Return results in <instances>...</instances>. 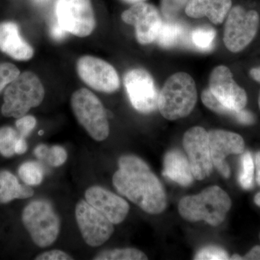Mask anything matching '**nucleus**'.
I'll return each instance as SVG.
<instances>
[{"label":"nucleus","mask_w":260,"mask_h":260,"mask_svg":"<svg viewBox=\"0 0 260 260\" xmlns=\"http://www.w3.org/2000/svg\"><path fill=\"white\" fill-rule=\"evenodd\" d=\"M118 166L112 183L119 194L145 213L158 215L166 210L167 193L145 160L137 155H124L118 160Z\"/></svg>","instance_id":"obj_1"},{"label":"nucleus","mask_w":260,"mask_h":260,"mask_svg":"<svg viewBox=\"0 0 260 260\" xmlns=\"http://www.w3.org/2000/svg\"><path fill=\"white\" fill-rule=\"evenodd\" d=\"M229 194L218 186L207 187L200 194L183 198L178 205L179 213L189 222H206L218 226L224 221L232 208Z\"/></svg>","instance_id":"obj_2"},{"label":"nucleus","mask_w":260,"mask_h":260,"mask_svg":"<svg viewBox=\"0 0 260 260\" xmlns=\"http://www.w3.org/2000/svg\"><path fill=\"white\" fill-rule=\"evenodd\" d=\"M198 101L196 84L192 77L184 72L168 78L159 93L158 109L168 120L186 117L191 114Z\"/></svg>","instance_id":"obj_3"},{"label":"nucleus","mask_w":260,"mask_h":260,"mask_svg":"<svg viewBox=\"0 0 260 260\" xmlns=\"http://www.w3.org/2000/svg\"><path fill=\"white\" fill-rule=\"evenodd\" d=\"M44 96L45 90L37 75L30 71L24 72L5 88L2 114L18 119L32 108L39 107Z\"/></svg>","instance_id":"obj_4"},{"label":"nucleus","mask_w":260,"mask_h":260,"mask_svg":"<svg viewBox=\"0 0 260 260\" xmlns=\"http://www.w3.org/2000/svg\"><path fill=\"white\" fill-rule=\"evenodd\" d=\"M22 222L32 242L40 248L52 245L59 237L61 219L47 200L30 202L22 212Z\"/></svg>","instance_id":"obj_5"},{"label":"nucleus","mask_w":260,"mask_h":260,"mask_svg":"<svg viewBox=\"0 0 260 260\" xmlns=\"http://www.w3.org/2000/svg\"><path fill=\"white\" fill-rule=\"evenodd\" d=\"M70 102L75 118L88 134L97 142L107 140L110 128L100 99L88 89L80 88L73 93Z\"/></svg>","instance_id":"obj_6"},{"label":"nucleus","mask_w":260,"mask_h":260,"mask_svg":"<svg viewBox=\"0 0 260 260\" xmlns=\"http://www.w3.org/2000/svg\"><path fill=\"white\" fill-rule=\"evenodd\" d=\"M259 16L255 10H246L240 5L231 8L224 25L223 42L232 53L244 50L255 38Z\"/></svg>","instance_id":"obj_7"},{"label":"nucleus","mask_w":260,"mask_h":260,"mask_svg":"<svg viewBox=\"0 0 260 260\" xmlns=\"http://www.w3.org/2000/svg\"><path fill=\"white\" fill-rule=\"evenodd\" d=\"M56 23L67 32L78 37H86L95 28L91 0H56Z\"/></svg>","instance_id":"obj_8"},{"label":"nucleus","mask_w":260,"mask_h":260,"mask_svg":"<svg viewBox=\"0 0 260 260\" xmlns=\"http://www.w3.org/2000/svg\"><path fill=\"white\" fill-rule=\"evenodd\" d=\"M75 218L84 242L98 247L109 240L114 232V224L85 200L75 206Z\"/></svg>","instance_id":"obj_9"},{"label":"nucleus","mask_w":260,"mask_h":260,"mask_svg":"<svg viewBox=\"0 0 260 260\" xmlns=\"http://www.w3.org/2000/svg\"><path fill=\"white\" fill-rule=\"evenodd\" d=\"M124 85L133 107L142 114L158 109L159 93L152 75L147 70L136 68L124 75Z\"/></svg>","instance_id":"obj_10"},{"label":"nucleus","mask_w":260,"mask_h":260,"mask_svg":"<svg viewBox=\"0 0 260 260\" xmlns=\"http://www.w3.org/2000/svg\"><path fill=\"white\" fill-rule=\"evenodd\" d=\"M76 68L80 79L97 91L112 93L120 87V80L115 68L100 58L82 56L77 61Z\"/></svg>","instance_id":"obj_11"},{"label":"nucleus","mask_w":260,"mask_h":260,"mask_svg":"<svg viewBox=\"0 0 260 260\" xmlns=\"http://www.w3.org/2000/svg\"><path fill=\"white\" fill-rule=\"evenodd\" d=\"M183 147L194 179L201 181L209 177L213 172V164L208 132L201 126L188 129L183 138Z\"/></svg>","instance_id":"obj_12"},{"label":"nucleus","mask_w":260,"mask_h":260,"mask_svg":"<svg viewBox=\"0 0 260 260\" xmlns=\"http://www.w3.org/2000/svg\"><path fill=\"white\" fill-rule=\"evenodd\" d=\"M208 88L224 107L233 112L242 110L247 104L245 90L238 85L232 71L224 65L217 66L211 72Z\"/></svg>","instance_id":"obj_13"},{"label":"nucleus","mask_w":260,"mask_h":260,"mask_svg":"<svg viewBox=\"0 0 260 260\" xmlns=\"http://www.w3.org/2000/svg\"><path fill=\"white\" fill-rule=\"evenodd\" d=\"M121 20L133 25L138 42L142 45L152 44L156 40L162 20L154 5L141 2L135 3L123 12Z\"/></svg>","instance_id":"obj_14"},{"label":"nucleus","mask_w":260,"mask_h":260,"mask_svg":"<svg viewBox=\"0 0 260 260\" xmlns=\"http://www.w3.org/2000/svg\"><path fill=\"white\" fill-rule=\"evenodd\" d=\"M208 139L213 167L223 177L229 178L231 169L226 162L227 157L244 153V139L240 135L222 129L210 131Z\"/></svg>","instance_id":"obj_15"},{"label":"nucleus","mask_w":260,"mask_h":260,"mask_svg":"<svg viewBox=\"0 0 260 260\" xmlns=\"http://www.w3.org/2000/svg\"><path fill=\"white\" fill-rule=\"evenodd\" d=\"M85 200L114 224L122 223L129 213L127 202L102 186L89 187L85 191Z\"/></svg>","instance_id":"obj_16"},{"label":"nucleus","mask_w":260,"mask_h":260,"mask_svg":"<svg viewBox=\"0 0 260 260\" xmlns=\"http://www.w3.org/2000/svg\"><path fill=\"white\" fill-rule=\"evenodd\" d=\"M0 51L18 61H28L34 55V48L20 35L18 24L0 23Z\"/></svg>","instance_id":"obj_17"},{"label":"nucleus","mask_w":260,"mask_h":260,"mask_svg":"<svg viewBox=\"0 0 260 260\" xmlns=\"http://www.w3.org/2000/svg\"><path fill=\"white\" fill-rule=\"evenodd\" d=\"M232 7V0H190L184 10L189 18L207 17L211 23L218 25L223 23Z\"/></svg>","instance_id":"obj_18"},{"label":"nucleus","mask_w":260,"mask_h":260,"mask_svg":"<svg viewBox=\"0 0 260 260\" xmlns=\"http://www.w3.org/2000/svg\"><path fill=\"white\" fill-rule=\"evenodd\" d=\"M162 175L182 186L191 185L194 179L187 157L177 149L164 156Z\"/></svg>","instance_id":"obj_19"},{"label":"nucleus","mask_w":260,"mask_h":260,"mask_svg":"<svg viewBox=\"0 0 260 260\" xmlns=\"http://www.w3.org/2000/svg\"><path fill=\"white\" fill-rule=\"evenodd\" d=\"M34 194L28 184H21L12 173L0 171V204H7L16 199H28Z\"/></svg>","instance_id":"obj_20"},{"label":"nucleus","mask_w":260,"mask_h":260,"mask_svg":"<svg viewBox=\"0 0 260 260\" xmlns=\"http://www.w3.org/2000/svg\"><path fill=\"white\" fill-rule=\"evenodd\" d=\"M188 30L184 24L174 20L162 21L156 42L166 49L178 47L184 44L188 39Z\"/></svg>","instance_id":"obj_21"},{"label":"nucleus","mask_w":260,"mask_h":260,"mask_svg":"<svg viewBox=\"0 0 260 260\" xmlns=\"http://www.w3.org/2000/svg\"><path fill=\"white\" fill-rule=\"evenodd\" d=\"M148 256L143 251L135 248L109 249L95 254L94 260H144Z\"/></svg>","instance_id":"obj_22"},{"label":"nucleus","mask_w":260,"mask_h":260,"mask_svg":"<svg viewBox=\"0 0 260 260\" xmlns=\"http://www.w3.org/2000/svg\"><path fill=\"white\" fill-rule=\"evenodd\" d=\"M18 175L25 184L29 186L39 185L44 180V169L39 162H25L19 167Z\"/></svg>","instance_id":"obj_23"},{"label":"nucleus","mask_w":260,"mask_h":260,"mask_svg":"<svg viewBox=\"0 0 260 260\" xmlns=\"http://www.w3.org/2000/svg\"><path fill=\"white\" fill-rule=\"evenodd\" d=\"M215 36V29L211 27H198L191 32V42L200 50L208 51L213 49Z\"/></svg>","instance_id":"obj_24"},{"label":"nucleus","mask_w":260,"mask_h":260,"mask_svg":"<svg viewBox=\"0 0 260 260\" xmlns=\"http://www.w3.org/2000/svg\"><path fill=\"white\" fill-rule=\"evenodd\" d=\"M20 138L18 132L9 126L0 128V154L11 158L15 154V146Z\"/></svg>","instance_id":"obj_25"},{"label":"nucleus","mask_w":260,"mask_h":260,"mask_svg":"<svg viewBox=\"0 0 260 260\" xmlns=\"http://www.w3.org/2000/svg\"><path fill=\"white\" fill-rule=\"evenodd\" d=\"M254 161L250 152L246 151L243 154L241 159V170L239 181L244 189H251L254 183Z\"/></svg>","instance_id":"obj_26"},{"label":"nucleus","mask_w":260,"mask_h":260,"mask_svg":"<svg viewBox=\"0 0 260 260\" xmlns=\"http://www.w3.org/2000/svg\"><path fill=\"white\" fill-rule=\"evenodd\" d=\"M202 102L210 110L221 115L232 116L235 119L238 112H233L227 108L224 107L214 96L209 88L205 89L201 95Z\"/></svg>","instance_id":"obj_27"},{"label":"nucleus","mask_w":260,"mask_h":260,"mask_svg":"<svg viewBox=\"0 0 260 260\" xmlns=\"http://www.w3.org/2000/svg\"><path fill=\"white\" fill-rule=\"evenodd\" d=\"M190 0H161L160 9L166 20H174L179 13L185 9Z\"/></svg>","instance_id":"obj_28"},{"label":"nucleus","mask_w":260,"mask_h":260,"mask_svg":"<svg viewBox=\"0 0 260 260\" xmlns=\"http://www.w3.org/2000/svg\"><path fill=\"white\" fill-rule=\"evenodd\" d=\"M226 251L220 246H208L198 251L194 259L197 260H225L229 259Z\"/></svg>","instance_id":"obj_29"},{"label":"nucleus","mask_w":260,"mask_h":260,"mask_svg":"<svg viewBox=\"0 0 260 260\" xmlns=\"http://www.w3.org/2000/svg\"><path fill=\"white\" fill-rule=\"evenodd\" d=\"M20 74V70L15 64L0 62V93Z\"/></svg>","instance_id":"obj_30"},{"label":"nucleus","mask_w":260,"mask_h":260,"mask_svg":"<svg viewBox=\"0 0 260 260\" xmlns=\"http://www.w3.org/2000/svg\"><path fill=\"white\" fill-rule=\"evenodd\" d=\"M68 158V154L64 148L60 145L49 147L46 161L54 167H59L64 164Z\"/></svg>","instance_id":"obj_31"},{"label":"nucleus","mask_w":260,"mask_h":260,"mask_svg":"<svg viewBox=\"0 0 260 260\" xmlns=\"http://www.w3.org/2000/svg\"><path fill=\"white\" fill-rule=\"evenodd\" d=\"M37 124V119L34 116L25 114L17 119L15 126L19 135L26 138L32 133V130L35 129Z\"/></svg>","instance_id":"obj_32"},{"label":"nucleus","mask_w":260,"mask_h":260,"mask_svg":"<svg viewBox=\"0 0 260 260\" xmlns=\"http://www.w3.org/2000/svg\"><path fill=\"white\" fill-rule=\"evenodd\" d=\"M36 260H73L74 258L68 253L59 249L45 251L36 256Z\"/></svg>","instance_id":"obj_33"},{"label":"nucleus","mask_w":260,"mask_h":260,"mask_svg":"<svg viewBox=\"0 0 260 260\" xmlns=\"http://www.w3.org/2000/svg\"><path fill=\"white\" fill-rule=\"evenodd\" d=\"M235 119L238 122L242 124H246V125L254 124V121H255V117H254V114L249 112V111L244 110V109L237 112Z\"/></svg>","instance_id":"obj_34"},{"label":"nucleus","mask_w":260,"mask_h":260,"mask_svg":"<svg viewBox=\"0 0 260 260\" xmlns=\"http://www.w3.org/2000/svg\"><path fill=\"white\" fill-rule=\"evenodd\" d=\"M66 30L62 27L60 26L57 23L54 24L51 27L50 34L51 37L56 41H61L66 37Z\"/></svg>","instance_id":"obj_35"},{"label":"nucleus","mask_w":260,"mask_h":260,"mask_svg":"<svg viewBox=\"0 0 260 260\" xmlns=\"http://www.w3.org/2000/svg\"><path fill=\"white\" fill-rule=\"evenodd\" d=\"M49 146L45 144H40L37 145L34 149V155L39 160H45L47 158L48 152H49Z\"/></svg>","instance_id":"obj_36"},{"label":"nucleus","mask_w":260,"mask_h":260,"mask_svg":"<svg viewBox=\"0 0 260 260\" xmlns=\"http://www.w3.org/2000/svg\"><path fill=\"white\" fill-rule=\"evenodd\" d=\"M27 150H28V144H27L26 140L25 138L20 135V138L17 142L16 146H15V154L23 155L25 153Z\"/></svg>","instance_id":"obj_37"},{"label":"nucleus","mask_w":260,"mask_h":260,"mask_svg":"<svg viewBox=\"0 0 260 260\" xmlns=\"http://www.w3.org/2000/svg\"><path fill=\"white\" fill-rule=\"evenodd\" d=\"M242 259L260 260V246H255L245 255L242 256Z\"/></svg>","instance_id":"obj_38"},{"label":"nucleus","mask_w":260,"mask_h":260,"mask_svg":"<svg viewBox=\"0 0 260 260\" xmlns=\"http://www.w3.org/2000/svg\"><path fill=\"white\" fill-rule=\"evenodd\" d=\"M254 161V168L256 169V181L258 185L260 186V151L255 154Z\"/></svg>","instance_id":"obj_39"},{"label":"nucleus","mask_w":260,"mask_h":260,"mask_svg":"<svg viewBox=\"0 0 260 260\" xmlns=\"http://www.w3.org/2000/svg\"><path fill=\"white\" fill-rule=\"evenodd\" d=\"M251 78L255 81L260 83V67L252 68L249 72Z\"/></svg>","instance_id":"obj_40"},{"label":"nucleus","mask_w":260,"mask_h":260,"mask_svg":"<svg viewBox=\"0 0 260 260\" xmlns=\"http://www.w3.org/2000/svg\"><path fill=\"white\" fill-rule=\"evenodd\" d=\"M254 203H255V204L260 208V191L255 195V197H254Z\"/></svg>","instance_id":"obj_41"},{"label":"nucleus","mask_w":260,"mask_h":260,"mask_svg":"<svg viewBox=\"0 0 260 260\" xmlns=\"http://www.w3.org/2000/svg\"><path fill=\"white\" fill-rule=\"evenodd\" d=\"M34 1L38 5H46L51 2V0H34Z\"/></svg>","instance_id":"obj_42"},{"label":"nucleus","mask_w":260,"mask_h":260,"mask_svg":"<svg viewBox=\"0 0 260 260\" xmlns=\"http://www.w3.org/2000/svg\"><path fill=\"white\" fill-rule=\"evenodd\" d=\"M229 259H236V260H240L242 259V256L239 255V254H234L229 258Z\"/></svg>","instance_id":"obj_43"},{"label":"nucleus","mask_w":260,"mask_h":260,"mask_svg":"<svg viewBox=\"0 0 260 260\" xmlns=\"http://www.w3.org/2000/svg\"><path fill=\"white\" fill-rule=\"evenodd\" d=\"M124 1L127 2V3H129L135 4V3H141V2L145 1V0H124Z\"/></svg>","instance_id":"obj_44"},{"label":"nucleus","mask_w":260,"mask_h":260,"mask_svg":"<svg viewBox=\"0 0 260 260\" xmlns=\"http://www.w3.org/2000/svg\"><path fill=\"white\" fill-rule=\"evenodd\" d=\"M258 104H259V108L260 109V92H259V99H258Z\"/></svg>","instance_id":"obj_45"},{"label":"nucleus","mask_w":260,"mask_h":260,"mask_svg":"<svg viewBox=\"0 0 260 260\" xmlns=\"http://www.w3.org/2000/svg\"><path fill=\"white\" fill-rule=\"evenodd\" d=\"M39 135H42L43 134V131L39 132Z\"/></svg>","instance_id":"obj_46"},{"label":"nucleus","mask_w":260,"mask_h":260,"mask_svg":"<svg viewBox=\"0 0 260 260\" xmlns=\"http://www.w3.org/2000/svg\"><path fill=\"white\" fill-rule=\"evenodd\" d=\"M259 238H260V235H259Z\"/></svg>","instance_id":"obj_47"}]
</instances>
